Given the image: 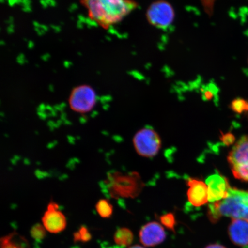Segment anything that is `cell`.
Masks as SVG:
<instances>
[{
    "instance_id": "cell-1",
    "label": "cell",
    "mask_w": 248,
    "mask_h": 248,
    "mask_svg": "<svg viewBox=\"0 0 248 248\" xmlns=\"http://www.w3.org/2000/svg\"><path fill=\"white\" fill-rule=\"evenodd\" d=\"M94 23L108 30L124 20L138 7L133 0H80Z\"/></svg>"
},
{
    "instance_id": "cell-2",
    "label": "cell",
    "mask_w": 248,
    "mask_h": 248,
    "mask_svg": "<svg viewBox=\"0 0 248 248\" xmlns=\"http://www.w3.org/2000/svg\"><path fill=\"white\" fill-rule=\"evenodd\" d=\"M208 215L214 222L222 216L248 222V191L231 188L225 199L210 204Z\"/></svg>"
},
{
    "instance_id": "cell-3",
    "label": "cell",
    "mask_w": 248,
    "mask_h": 248,
    "mask_svg": "<svg viewBox=\"0 0 248 248\" xmlns=\"http://www.w3.org/2000/svg\"><path fill=\"white\" fill-rule=\"evenodd\" d=\"M104 185L108 194L114 198H135L142 188L141 180L136 172H110L107 175Z\"/></svg>"
},
{
    "instance_id": "cell-4",
    "label": "cell",
    "mask_w": 248,
    "mask_h": 248,
    "mask_svg": "<svg viewBox=\"0 0 248 248\" xmlns=\"http://www.w3.org/2000/svg\"><path fill=\"white\" fill-rule=\"evenodd\" d=\"M97 94L88 84L78 85L71 90L68 103L74 112L85 114L91 112L97 105Z\"/></svg>"
},
{
    "instance_id": "cell-5",
    "label": "cell",
    "mask_w": 248,
    "mask_h": 248,
    "mask_svg": "<svg viewBox=\"0 0 248 248\" xmlns=\"http://www.w3.org/2000/svg\"><path fill=\"white\" fill-rule=\"evenodd\" d=\"M228 161L234 177L248 182V136L242 137L228 155Z\"/></svg>"
},
{
    "instance_id": "cell-6",
    "label": "cell",
    "mask_w": 248,
    "mask_h": 248,
    "mask_svg": "<svg viewBox=\"0 0 248 248\" xmlns=\"http://www.w3.org/2000/svg\"><path fill=\"white\" fill-rule=\"evenodd\" d=\"M133 145L140 156L153 157L159 153L161 139L157 133L151 128H142L133 138Z\"/></svg>"
},
{
    "instance_id": "cell-7",
    "label": "cell",
    "mask_w": 248,
    "mask_h": 248,
    "mask_svg": "<svg viewBox=\"0 0 248 248\" xmlns=\"http://www.w3.org/2000/svg\"><path fill=\"white\" fill-rule=\"evenodd\" d=\"M175 15L172 6L164 0L154 2L148 7L147 12L148 23L160 29L170 27L174 21Z\"/></svg>"
},
{
    "instance_id": "cell-8",
    "label": "cell",
    "mask_w": 248,
    "mask_h": 248,
    "mask_svg": "<svg viewBox=\"0 0 248 248\" xmlns=\"http://www.w3.org/2000/svg\"><path fill=\"white\" fill-rule=\"evenodd\" d=\"M42 222L46 230L51 233H59L66 228L67 220L60 209V206L54 201L48 204L42 217Z\"/></svg>"
},
{
    "instance_id": "cell-9",
    "label": "cell",
    "mask_w": 248,
    "mask_h": 248,
    "mask_svg": "<svg viewBox=\"0 0 248 248\" xmlns=\"http://www.w3.org/2000/svg\"><path fill=\"white\" fill-rule=\"evenodd\" d=\"M206 184L208 188V200L214 203L225 199L228 197L231 187L227 179L224 176L216 173L207 178Z\"/></svg>"
},
{
    "instance_id": "cell-10",
    "label": "cell",
    "mask_w": 248,
    "mask_h": 248,
    "mask_svg": "<svg viewBox=\"0 0 248 248\" xmlns=\"http://www.w3.org/2000/svg\"><path fill=\"white\" fill-rule=\"evenodd\" d=\"M166 232L163 226L156 222L148 223L140 232V240L146 247H154L159 245L166 238Z\"/></svg>"
},
{
    "instance_id": "cell-11",
    "label": "cell",
    "mask_w": 248,
    "mask_h": 248,
    "mask_svg": "<svg viewBox=\"0 0 248 248\" xmlns=\"http://www.w3.org/2000/svg\"><path fill=\"white\" fill-rule=\"evenodd\" d=\"M188 190L187 198L192 205L201 207L209 201L208 188L207 186L202 181L194 179H189L187 182Z\"/></svg>"
},
{
    "instance_id": "cell-12",
    "label": "cell",
    "mask_w": 248,
    "mask_h": 248,
    "mask_svg": "<svg viewBox=\"0 0 248 248\" xmlns=\"http://www.w3.org/2000/svg\"><path fill=\"white\" fill-rule=\"evenodd\" d=\"M228 234L232 243L240 247L248 246V222L232 219L229 226Z\"/></svg>"
},
{
    "instance_id": "cell-13",
    "label": "cell",
    "mask_w": 248,
    "mask_h": 248,
    "mask_svg": "<svg viewBox=\"0 0 248 248\" xmlns=\"http://www.w3.org/2000/svg\"><path fill=\"white\" fill-rule=\"evenodd\" d=\"M1 248H30L27 240L18 234L13 232L1 239Z\"/></svg>"
},
{
    "instance_id": "cell-14",
    "label": "cell",
    "mask_w": 248,
    "mask_h": 248,
    "mask_svg": "<svg viewBox=\"0 0 248 248\" xmlns=\"http://www.w3.org/2000/svg\"><path fill=\"white\" fill-rule=\"evenodd\" d=\"M114 240L120 246H129L133 241V232L128 228H120L114 234Z\"/></svg>"
},
{
    "instance_id": "cell-15",
    "label": "cell",
    "mask_w": 248,
    "mask_h": 248,
    "mask_svg": "<svg viewBox=\"0 0 248 248\" xmlns=\"http://www.w3.org/2000/svg\"><path fill=\"white\" fill-rule=\"evenodd\" d=\"M95 209L98 215L104 218H110L113 213V206L107 199L99 200L96 203Z\"/></svg>"
},
{
    "instance_id": "cell-16",
    "label": "cell",
    "mask_w": 248,
    "mask_h": 248,
    "mask_svg": "<svg viewBox=\"0 0 248 248\" xmlns=\"http://www.w3.org/2000/svg\"><path fill=\"white\" fill-rule=\"evenodd\" d=\"M231 108L232 111L238 114L248 111V101L241 98L235 99L232 102Z\"/></svg>"
},
{
    "instance_id": "cell-17",
    "label": "cell",
    "mask_w": 248,
    "mask_h": 248,
    "mask_svg": "<svg viewBox=\"0 0 248 248\" xmlns=\"http://www.w3.org/2000/svg\"><path fill=\"white\" fill-rule=\"evenodd\" d=\"M46 228L39 224L34 225L31 230V236L36 241H42L46 236Z\"/></svg>"
},
{
    "instance_id": "cell-18",
    "label": "cell",
    "mask_w": 248,
    "mask_h": 248,
    "mask_svg": "<svg viewBox=\"0 0 248 248\" xmlns=\"http://www.w3.org/2000/svg\"><path fill=\"white\" fill-rule=\"evenodd\" d=\"M91 238V232L84 226H81L79 230L74 234V240L75 241L88 242Z\"/></svg>"
},
{
    "instance_id": "cell-19",
    "label": "cell",
    "mask_w": 248,
    "mask_h": 248,
    "mask_svg": "<svg viewBox=\"0 0 248 248\" xmlns=\"http://www.w3.org/2000/svg\"><path fill=\"white\" fill-rule=\"evenodd\" d=\"M161 223L169 230L175 232L176 221L174 215L172 213H168L160 217Z\"/></svg>"
},
{
    "instance_id": "cell-20",
    "label": "cell",
    "mask_w": 248,
    "mask_h": 248,
    "mask_svg": "<svg viewBox=\"0 0 248 248\" xmlns=\"http://www.w3.org/2000/svg\"><path fill=\"white\" fill-rule=\"evenodd\" d=\"M221 140L226 146L233 144L235 141L234 136L231 133H221Z\"/></svg>"
},
{
    "instance_id": "cell-21",
    "label": "cell",
    "mask_w": 248,
    "mask_h": 248,
    "mask_svg": "<svg viewBox=\"0 0 248 248\" xmlns=\"http://www.w3.org/2000/svg\"><path fill=\"white\" fill-rule=\"evenodd\" d=\"M204 248H226L225 247L222 246V245L216 244L209 245V246H207L206 247H205Z\"/></svg>"
},
{
    "instance_id": "cell-22",
    "label": "cell",
    "mask_w": 248,
    "mask_h": 248,
    "mask_svg": "<svg viewBox=\"0 0 248 248\" xmlns=\"http://www.w3.org/2000/svg\"><path fill=\"white\" fill-rule=\"evenodd\" d=\"M129 248H144L140 246H132L131 247H130Z\"/></svg>"
}]
</instances>
